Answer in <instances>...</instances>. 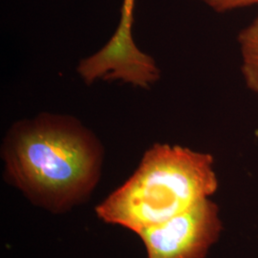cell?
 <instances>
[{
  "mask_svg": "<svg viewBox=\"0 0 258 258\" xmlns=\"http://www.w3.org/2000/svg\"><path fill=\"white\" fill-rule=\"evenodd\" d=\"M214 157L156 143L128 179L95 208L102 222L140 232L190 210L218 190Z\"/></svg>",
  "mask_w": 258,
  "mask_h": 258,
  "instance_id": "7a4b0ae2",
  "label": "cell"
},
{
  "mask_svg": "<svg viewBox=\"0 0 258 258\" xmlns=\"http://www.w3.org/2000/svg\"><path fill=\"white\" fill-rule=\"evenodd\" d=\"M102 141L74 116L41 112L15 121L2 140L3 178L33 206L63 214L87 202L101 181Z\"/></svg>",
  "mask_w": 258,
  "mask_h": 258,
  "instance_id": "6da1fadb",
  "label": "cell"
},
{
  "mask_svg": "<svg viewBox=\"0 0 258 258\" xmlns=\"http://www.w3.org/2000/svg\"><path fill=\"white\" fill-rule=\"evenodd\" d=\"M198 1L206 4L209 8L217 13H225L232 10L258 6V0H198Z\"/></svg>",
  "mask_w": 258,
  "mask_h": 258,
  "instance_id": "5b68a950",
  "label": "cell"
},
{
  "mask_svg": "<svg viewBox=\"0 0 258 258\" xmlns=\"http://www.w3.org/2000/svg\"><path fill=\"white\" fill-rule=\"evenodd\" d=\"M237 41L244 83L258 95V17L241 30Z\"/></svg>",
  "mask_w": 258,
  "mask_h": 258,
  "instance_id": "277c9868",
  "label": "cell"
},
{
  "mask_svg": "<svg viewBox=\"0 0 258 258\" xmlns=\"http://www.w3.org/2000/svg\"><path fill=\"white\" fill-rule=\"evenodd\" d=\"M134 6L135 0H122L120 9V19L117 29L124 33H132V25L134 21Z\"/></svg>",
  "mask_w": 258,
  "mask_h": 258,
  "instance_id": "8992f818",
  "label": "cell"
},
{
  "mask_svg": "<svg viewBox=\"0 0 258 258\" xmlns=\"http://www.w3.org/2000/svg\"><path fill=\"white\" fill-rule=\"evenodd\" d=\"M223 231L219 206L212 199L140 232L147 258H206Z\"/></svg>",
  "mask_w": 258,
  "mask_h": 258,
  "instance_id": "3957f363",
  "label": "cell"
}]
</instances>
